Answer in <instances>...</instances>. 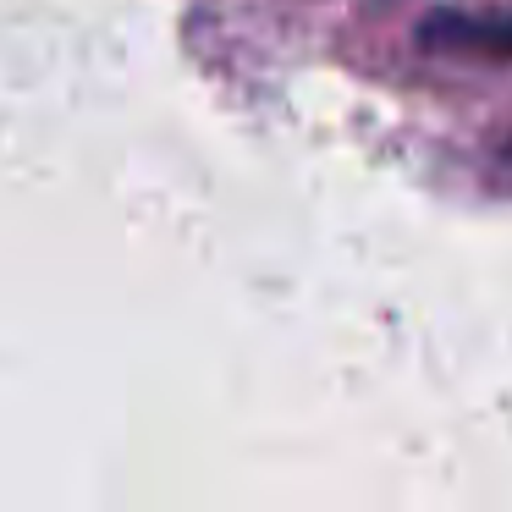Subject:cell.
Returning a JSON list of instances; mask_svg holds the SVG:
<instances>
[{"mask_svg":"<svg viewBox=\"0 0 512 512\" xmlns=\"http://www.w3.org/2000/svg\"><path fill=\"white\" fill-rule=\"evenodd\" d=\"M419 45L441 56L512 61V12H430L419 23Z\"/></svg>","mask_w":512,"mask_h":512,"instance_id":"1","label":"cell"}]
</instances>
